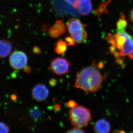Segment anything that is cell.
<instances>
[{
  "mask_svg": "<svg viewBox=\"0 0 133 133\" xmlns=\"http://www.w3.org/2000/svg\"><path fill=\"white\" fill-rule=\"evenodd\" d=\"M65 41L67 43V45H73L74 44L75 41L72 37H67L65 38Z\"/></svg>",
  "mask_w": 133,
  "mask_h": 133,
  "instance_id": "cell-18",
  "label": "cell"
},
{
  "mask_svg": "<svg viewBox=\"0 0 133 133\" xmlns=\"http://www.w3.org/2000/svg\"><path fill=\"white\" fill-rule=\"evenodd\" d=\"M66 27L72 38L77 43L80 44L85 41L87 34L84 26L78 19L72 18L69 19Z\"/></svg>",
  "mask_w": 133,
  "mask_h": 133,
  "instance_id": "cell-4",
  "label": "cell"
},
{
  "mask_svg": "<svg viewBox=\"0 0 133 133\" xmlns=\"http://www.w3.org/2000/svg\"><path fill=\"white\" fill-rule=\"evenodd\" d=\"M11 99H12L14 101L16 100L17 99V97L16 95H11Z\"/></svg>",
  "mask_w": 133,
  "mask_h": 133,
  "instance_id": "cell-25",
  "label": "cell"
},
{
  "mask_svg": "<svg viewBox=\"0 0 133 133\" xmlns=\"http://www.w3.org/2000/svg\"><path fill=\"white\" fill-rule=\"evenodd\" d=\"M56 81L55 79H51L50 80L49 83L50 85L52 86H54L56 84Z\"/></svg>",
  "mask_w": 133,
  "mask_h": 133,
  "instance_id": "cell-22",
  "label": "cell"
},
{
  "mask_svg": "<svg viewBox=\"0 0 133 133\" xmlns=\"http://www.w3.org/2000/svg\"><path fill=\"white\" fill-rule=\"evenodd\" d=\"M70 63L64 58L57 57L52 59L51 63L50 68L54 74L63 75L69 72Z\"/></svg>",
  "mask_w": 133,
  "mask_h": 133,
  "instance_id": "cell-5",
  "label": "cell"
},
{
  "mask_svg": "<svg viewBox=\"0 0 133 133\" xmlns=\"http://www.w3.org/2000/svg\"><path fill=\"white\" fill-rule=\"evenodd\" d=\"M10 131L9 127L5 123L0 122V133H7Z\"/></svg>",
  "mask_w": 133,
  "mask_h": 133,
  "instance_id": "cell-15",
  "label": "cell"
},
{
  "mask_svg": "<svg viewBox=\"0 0 133 133\" xmlns=\"http://www.w3.org/2000/svg\"><path fill=\"white\" fill-rule=\"evenodd\" d=\"M106 39L111 44L110 51L116 56L133 59V36L125 30L108 34Z\"/></svg>",
  "mask_w": 133,
  "mask_h": 133,
  "instance_id": "cell-2",
  "label": "cell"
},
{
  "mask_svg": "<svg viewBox=\"0 0 133 133\" xmlns=\"http://www.w3.org/2000/svg\"><path fill=\"white\" fill-rule=\"evenodd\" d=\"M33 51L35 54H39L41 52V50L38 47H35L33 49Z\"/></svg>",
  "mask_w": 133,
  "mask_h": 133,
  "instance_id": "cell-20",
  "label": "cell"
},
{
  "mask_svg": "<svg viewBox=\"0 0 133 133\" xmlns=\"http://www.w3.org/2000/svg\"><path fill=\"white\" fill-rule=\"evenodd\" d=\"M60 108V106L58 104H56L54 105V109L56 111H59Z\"/></svg>",
  "mask_w": 133,
  "mask_h": 133,
  "instance_id": "cell-23",
  "label": "cell"
},
{
  "mask_svg": "<svg viewBox=\"0 0 133 133\" xmlns=\"http://www.w3.org/2000/svg\"><path fill=\"white\" fill-rule=\"evenodd\" d=\"M130 19L131 22L133 23V9L130 12Z\"/></svg>",
  "mask_w": 133,
  "mask_h": 133,
  "instance_id": "cell-24",
  "label": "cell"
},
{
  "mask_svg": "<svg viewBox=\"0 0 133 133\" xmlns=\"http://www.w3.org/2000/svg\"><path fill=\"white\" fill-rule=\"evenodd\" d=\"M28 63V56L25 52L22 51H14L10 57V64L12 68L16 70L24 69Z\"/></svg>",
  "mask_w": 133,
  "mask_h": 133,
  "instance_id": "cell-6",
  "label": "cell"
},
{
  "mask_svg": "<svg viewBox=\"0 0 133 133\" xmlns=\"http://www.w3.org/2000/svg\"><path fill=\"white\" fill-rule=\"evenodd\" d=\"M30 115L33 118L36 119L41 116V111L36 107L34 108L30 111Z\"/></svg>",
  "mask_w": 133,
  "mask_h": 133,
  "instance_id": "cell-14",
  "label": "cell"
},
{
  "mask_svg": "<svg viewBox=\"0 0 133 133\" xmlns=\"http://www.w3.org/2000/svg\"><path fill=\"white\" fill-rule=\"evenodd\" d=\"M65 26L62 21H57L56 22L49 31L50 35L52 38H57L65 33Z\"/></svg>",
  "mask_w": 133,
  "mask_h": 133,
  "instance_id": "cell-10",
  "label": "cell"
},
{
  "mask_svg": "<svg viewBox=\"0 0 133 133\" xmlns=\"http://www.w3.org/2000/svg\"><path fill=\"white\" fill-rule=\"evenodd\" d=\"M75 8L82 15H87L92 11V3L90 0H78Z\"/></svg>",
  "mask_w": 133,
  "mask_h": 133,
  "instance_id": "cell-9",
  "label": "cell"
},
{
  "mask_svg": "<svg viewBox=\"0 0 133 133\" xmlns=\"http://www.w3.org/2000/svg\"><path fill=\"white\" fill-rule=\"evenodd\" d=\"M69 133H85L84 130L81 128H75L72 129L68 131Z\"/></svg>",
  "mask_w": 133,
  "mask_h": 133,
  "instance_id": "cell-17",
  "label": "cell"
},
{
  "mask_svg": "<svg viewBox=\"0 0 133 133\" xmlns=\"http://www.w3.org/2000/svg\"><path fill=\"white\" fill-rule=\"evenodd\" d=\"M66 2L69 3L70 5L73 6L76 8L77 3L78 2V0H65Z\"/></svg>",
  "mask_w": 133,
  "mask_h": 133,
  "instance_id": "cell-19",
  "label": "cell"
},
{
  "mask_svg": "<svg viewBox=\"0 0 133 133\" xmlns=\"http://www.w3.org/2000/svg\"><path fill=\"white\" fill-rule=\"evenodd\" d=\"M93 129L95 133H108L111 132V127L109 122L101 119L95 122L93 126Z\"/></svg>",
  "mask_w": 133,
  "mask_h": 133,
  "instance_id": "cell-8",
  "label": "cell"
},
{
  "mask_svg": "<svg viewBox=\"0 0 133 133\" xmlns=\"http://www.w3.org/2000/svg\"><path fill=\"white\" fill-rule=\"evenodd\" d=\"M127 26L128 22L125 15H122L116 22V26L118 31L125 30Z\"/></svg>",
  "mask_w": 133,
  "mask_h": 133,
  "instance_id": "cell-13",
  "label": "cell"
},
{
  "mask_svg": "<svg viewBox=\"0 0 133 133\" xmlns=\"http://www.w3.org/2000/svg\"><path fill=\"white\" fill-rule=\"evenodd\" d=\"M13 45L11 42L7 40H0V58H5L11 53Z\"/></svg>",
  "mask_w": 133,
  "mask_h": 133,
  "instance_id": "cell-11",
  "label": "cell"
},
{
  "mask_svg": "<svg viewBox=\"0 0 133 133\" xmlns=\"http://www.w3.org/2000/svg\"><path fill=\"white\" fill-rule=\"evenodd\" d=\"M100 68L94 62L90 65L78 72L74 87L81 89L87 94L96 92L101 89L107 76L101 73Z\"/></svg>",
  "mask_w": 133,
  "mask_h": 133,
  "instance_id": "cell-1",
  "label": "cell"
},
{
  "mask_svg": "<svg viewBox=\"0 0 133 133\" xmlns=\"http://www.w3.org/2000/svg\"><path fill=\"white\" fill-rule=\"evenodd\" d=\"M67 50V43L62 41H58L55 44V50L56 53L59 55L64 54Z\"/></svg>",
  "mask_w": 133,
  "mask_h": 133,
  "instance_id": "cell-12",
  "label": "cell"
},
{
  "mask_svg": "<svg viewBox=\"0 0 133 133\" xmlns=\"http://www.w3.org/2000/svg\"><path fill=\"white\" fill-rule=\"evenodd\" d=\"M65 104L67 105V106L70 108H74L77 106V102L74 101L72 100H71L69 101Z\"/></svg>",
  "mask_w": 133,
  "mask_h": 133,
  "instance_id": "cell-16",
  "label": "cell"
},
{
  "mask_svg": "<svg viewBox=\"0 0 133 133\" xmlns=\"http://www.w3.org/2000/svg\"><path fill=\"white\" fill-rule=\"evenodd\" d=\"M24 71L26 73H29L31 71V69L28 66H25L24 68Z\"/></svg>",
  "mask_w": 133,
  "mask_h": 133,
  "instance_id": "cell-21",
  "label": "cell"
},
{
  "mask_svg": "<svg viewBox=\"0 0 133 133\" xmlns=\"http://www.w3.org/2000/svg\"><path fill=\"white\" fill-rule=\"evenodd\" d=\"M49 94V90L43 84H37L33 87L32 90L33 98L39 102L45 100L48 97Z\"/></svg>",
  "mask_w": 133,
  "mask_h": 133,
  "instance_id": "cell-7",
  "label": "cell"
},
{
  "mask_svg": "<svg viewBox=\"0 0 133 133\" xmlns=\"http://www.w3.org/2000/svg\"><path fill=\"white\" fill-rule=\"evenodd\" d=\"M69 119L75 128H82L88 125L92 119L90 110L83 106H77L69 111Z\"/></svg>",
  "mask_w": 133,
  "mask_h": 133,
  "instance_id": "cell-3",
  "label": "cell"
}]
</instances>
